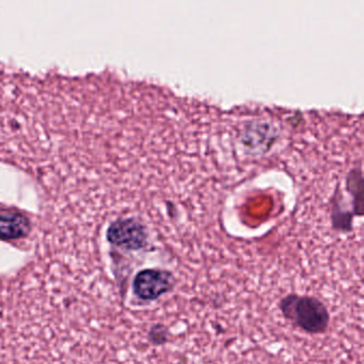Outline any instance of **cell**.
I'll use <instances>...</instances> for the list:
<instances>
[{
  "mask_svg": "<svg viewBox=\"0 0 364 364\" xmlns=\"http://www.w3.org/2000/svg\"><path fill=\"white\" fill-rule=\"evenodd\" d=\"M279 309L287 321H293L306 333H323L329 327L330 314L327 306L313 296L289 294L280 300Z\"/></svg>",
  "mask_w": 364,
  "mask_h": 364,
  "instance_id": "obj_1",
  "label": "cell"
},
{
  "mask_svg": "<svg viewBox=\"0 0 364 364\" xmlns=\"http://www.w3.org/2000/svg\"><path fill=\"white\" fill-rule=\"evenodd\" d=\"M176 287V278L168 270L148 268L136 274L133 282L135 295L144 301H154Z\"/></svg>",
  "mask_w": 364,
  "mask_h": 364,
  "instance_id": "obj_2",
  "label": "cell"
},
{
  "mask_svg": "<svg viewBox=\"0 0 364 364\" xmlns=\"http://www.w3.org/2000/svg\"><path fill=\"white\" fill-rule=\"evenodd\" d=\"M107 238L112 244L127 250H140L148 244V231L135 219H120L110 225Z\"/></svg>",
  "mask_w": 364,
  "mask_h": 364,
  "instance_id": "obj_3",
  "label": "cell"
},
{
  "mask_svg": "<svg viewBox=\"0 0 364 364\" xmlns=\"http://www.w3.org/2000/svg\"><path fill=\"white\" fill-rule=\"evenodd\" d=\"M28 231V221L22 215L0 214V238L22 237Z\"/></svg>",
  "mask_w": 364,
  "mask_h": 364,
  "instance_id": "obj_4",
  "label": "cell"
},
{
  "mask_svg": "<svg viewBox=\"0 0 364 364\" xmlns=\"http://www.w3.org/2000/svg\"><path fill=\"white\" fill-rule=\"evenodd\" d=\"M168 328L161 323H156L149 331V340L155 345H163L168 342Z\"/></svg>",
  "mask_w": 364,
  "mask_h": 364,
  "instance_id": "obj_5",
  "label": "cell"
}]
</instances>
